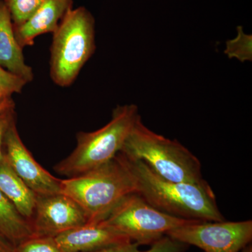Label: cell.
I'll return each instance as SVG.
<instances>
[{"mask_svg": "<svg viewBox=\"0 0 252 252\" xmlns=\"http://www.w3.org/2000/svg\"><path fill=\"white\" fill-rule=\"evenodd\" d=\"M119 154L133 177L136 193L157 210L186 220H225L210 186L170 182L157 175L142 160Z\"/></svg>", "mask_w": 252, "mask_h": 252, "instance_id": "6da1fadb", "label": "cell"}, {"mask_svg": "<svg viewBox=\"0 0 252 252\" xmlns=\"http://www.w3.org/2000/svg\"><path fill=\"white\" fill-rule=\"evenodd\" d=\"M121 153L142 160L165 180L203 187L204 180L198 158L177 140L156 133L144 125L141 116L127 136Z\"/></svg>", "mask_w": 252, "mask_h": 252, "instance_id": "7a4b0ae2", "label": "cell"}, {"mask_svg": "<svg viewBox=\"0 0 252 252\" xmlns=\"http://www.w3.org/2000/svg\"><path fill=\"white\" fill-rule=\"evenodd\" d=\"M61 193L82 208L87 223L96 224L105 220L124 197L136 193V188L119 152L112 160L97 168L61 180Z\"/></svg>", "mask_w": 252, "mask_h": 252, "instance_id": "3957f363", "label": "cell"}, {"mask_svg": "<svg viewBox=\"0 0 252 252\" xmlns=\"http://www.w3.org/2000/svg\"><path fill=\"white\" fill-rule=\"evenodd\" d=\"M140 117L135 104L117 106L108 124L94 132L77 134V147L67 158L55 165V171L72 178L110 161L122 150Z\"/></svg>", "mask_w": 252, "mask_h": 252, "instance_id": "277c9868", "label": "cell"}, {"mask_svg": "<svg viewBox=\"0 0 252 252\" xmlns=\"http://www.w3.org/2000/svg\"><path fill=\"white\" fill-rule=\"evenodd\" d=\"M94 50V16L83 6L69 9L53 34L51 79L61 87L72 85Z\"/></svg>", "mask_w": 252, "mask_h": 252, "instance_id": "5b68a950", "label": "cell"}, {"mask_svg": "<svg viewBox=\"0 0 252 252\" xmlns=\"http://www.w3.org/2000/svg\"><path fill=\"white\" fill-rule=\"evenodd\" d=\"M196 221L164 213L138 193H132L124 197L100 223L125 235L133 243L152 245L170 230Z\"/></svg>", "mask_w": 252, "mask_h": 252, "instance_id": "8992f818", "label": "cell"}, {"mask_svg": "<svg viewBox=\"0 0 252 252\" xmlns=\"http://www.w3.org/2000/svg\"><path fill=\"white\" fill-rule=\"evenodd\" d=\"M166 235L204 252H240L251 243L252 220H198L170 230Z\"/></svg>", "mask_w": 252, "mask_h": 252, "instance_id": "52a82bcc", "label": "cell"}, {"mask_svg": "<svg viewBox=\"0 0 252 252\" xmlns=\"http://www.w3.org/2000/svg\"><path fill=\"white\" fill-rule=\"evenodd\" d=\"M34 236L54 237L87 223L82 208L62 193L36 195L31 220Z\"/></svg>", "mask_w": 252, "mask_h": 252, "instance_id": "ba28073f", "label": "cell"}, {"mask_svg": "<svg viewBox=\"0 0 252 252\" xmlns=\"http://www.w3.org/2000/svg\"><path fill=\"white\" fill-rule=\"evenodd\" d=\"M4 153L14 172L36 195L61 193V180L51 175L33 158L20 137L15 118L5 132Z\"/></svg>", "mask_w": 252, "mask_h": 252, "instance_id": "9c48e42d", "label": "cell"}, {"mask_svg": "<svg viewBox=\"0 0 252 252\" xmlns=\"http://www.w3.org/2000/svg\"><path fill=\"white\" fill-rule=\"evenodd\" d=\"M63 252H88L132 243L125 235L102 224L85 225L54 237Z\"/></svg>", "mask_w": 252, "mask_h": 252, "instance_id": "30bf717a", "label": "cell"}, {"mask_svg": "<svg viewBox=\"0 0 252 252\" xmlns=\"http://www.w3.org/2000/svg\"><path fill=\"white\" fill-rule=\"evenodd\" d=\"M72 0H46L26 22L14 26L15 36L21 47L32 46L41 34H54L67 11Z\"/></svg>", "mask_w": 252, "mask_h": 252, "instance_id": "8fae6325", "label": "cell"}, {"mask_svg": "<svg viewBox=\"0 0 252 252\" xmlns=\"http://www.w3.org/2000/svg\"><path fill=\"white\" fill-rule=\"evenodd\" d=\"M23 49L15 36L9 10L0 0V65L28 84L34 79V73L26 64Z\"/></svg>", "mask_w": 252, "mask_h": 252, "instance_id": "7c38bea8", "label": "cell"}, {"mask_svg": "<svg viewBox=\"0 0 252 252\" xmlns=\"http://www.w3.org/2000/svg\"><path fill=\"white\" fill-rule=\"evenodd\" d=\"M0 190L20 215L31 221L35 207L36 194L18 177L5 156L0 162Z\"/></svg>", "mask_w": 252, "mask_h": 252, "instance_id": "4fadbf2b", "label": "cell"}, {"mask_svg": "<svg viewBox=\"0 0 252 252\" xmlns=\"http://www.w3.org/2000/svg\"><path fill=\"white\" fill-rule=\"evenodd\" d=\"M33 235L29 220L20 215L0 190V237L16 247Z\"/></svg>", "mask_w": 252, "mask_h": 252, "instance_id": "5bb4252c", "label": "cell"}, {"mask_svg": "<svg viewBox=\"0 0 252 252\" xmlns=\"http://www.w3.org/2000/svg\"><path fill=\"white\" fill-rule=\"evenodd\" d=\"M237 30L238 35L236 37L227 41L225 44V54L230 59L234 58L241 62L252 61V35L245 34L241 26L237 28Z\"/></svg>", "mask_w": 252, "mask_h": 252, "instance_id": "9a60e30c", "label": "cell"}, {"mask_svg": "<svg viewBox=\"0 0 252 252\" xmlns=\"http://www.w3.org/2000/svg\"><path fill=\"white\" fill-rule=\"evenodd\" d=\"M14 26H19L31 17L46 0H3Z\"/></svg>", "mask_w": 252, "mask_h": 252, "instance_id": "2e32d148", "label": "cell"}, {"mask_svg": "<svg viewBox=\"0 0 252 252\" xmlns=\"http://www.w3.org/2000/svg\"><path fill=\"white\" fill-rule=\"evenodd\" d=\"M15 252H63L52 237L33 236L14 247Z\"/></svg>", "mask_w": 252, "mask_h": 252, "instance_id": "e0dca14e", "label": "cell"}, {"mask_svg": "<svg viewBox=\"0 0 252 252\" xmlns=\"http://www.w3.org/2000/svg\"><path fill=\"white\" fill-rule=\"evenodd\" d=\"M27 84L21 78L5 69L0 65V91L11 97L13 94H20Z\"/></svg>", "mask_w": 252, "mask_h": 252, "instance_id": "ac0fdd59", "label": "cell"}, {"mask_svg": "<svg viewBox=\"0 0 252 252\" xmlns=\"http://www.w3.org/2000/svg\"><path fill=\"white\" fill-rule=\"evenodd\" d=\"M188 247L189 245L185 243L165 235L152 244L149 250L143 252L139 250L137 252H184Z\"/></svg>", "mask_w": 252, "mask_h": 252, "instance_id": "d6986e66", "label": "cell"}, {"mask_svg": "<svg viewBox=\"0 0 252 252\" xmlns=\"http://www.w3.org/2000/svg\"><path fill=\"white\" fill-rule=\"evenodd\" d=\"M15 118L14 107L7 109L0 115V162L4 158V138L10 122Z\"/></svg>", "mask_w": 252, "mask_h": 252, "instance_id": "ffe728a7", "label": "cell"}, {"mask_svg": "<svg viewBox=\"0 0 252 252\" xmlns=\"http://www.w3.org/2000/svg\"><path fill=\"white\" fill-rule=\"evenodd\" d=\"M140 245L136 243L125 244V245H118L112 248L102 249L97 251L88 252H137L139 251Z\"/></svg>", "mask_w": 252, "mask_h": 252, "instance_id": "44dd1931", "label": "cell"}, {"mask_svg": "<svg viewBox=\"0 0 252 252\" xmlns=\"http://www.w3.org/2000/svg\"><path fill=\"white\" fill-rule=\"evenodd\" d=\"M0 252H15L14 246L0 237Z\"/></svg>", "mask_w": 252, "mask_h": 252, "instance_id": "7402d4cb", "label": "cell"}, {"mask_svg": "<svg viewBox=\"0 0 252 252\" xmlns=\"http://www.w3.org/2000/svg\"><path fill=\"white\" fill-rule=\"evenodd\" d=\"M14 101L11 99V98L6 99L2 103L0 104V115L3 114L5 111L7 110V109L14 107Z\"/></svg>", "mask_w": 252, "mask_h": 252, "instance_id": "603a6c76", "label": "cell"}, {"mask_svg": "<svg viewBox=\"0 0 252 252\" xmlns=\"http://www.w3.org/2000/svg\"><path fill=\"white\" fill-rule=\"evenodd\" d=\"M10 96L6 95V94H4V93L1 92L0 91V102H2V101L5 100V99L10 98Z\"/></svg>", "mask_w": 252, "mask_h": 252, "instance_id": "cb8c5ba5", "label": "cell"}, {"mask_svg": "<svg viewBox=\"0 0 252 252\" xmlns=\"http://www.w3.org/2000/svg\"><path fill=\"white\" fill-rule=\"evenodd\" d=\"M240 252H252V247L251 244L248 245V246L245 247Z\"/></svg>", "mask_w": 252, "mask_h": 252, "instance_id": "d4e9b609", "label": "cell"}, {"mask_svg": "<svg viewBox=\"0 0 252 252\" xmlns=\"http://www.w3.org/2000/svg\"><path fill=\"white\" fill-rule=\"evenodd\" d=\"M10 98H11V97H10ZM8 99H9V98H8ZM5 100H6V99H5ZM4 101H2V102H0V104L2 103V102H4Z\"/></svg>", "mask_w": 252, "mask_h": 252, "instance_id": "484cf974", "label": "cell"}]
</instances>
